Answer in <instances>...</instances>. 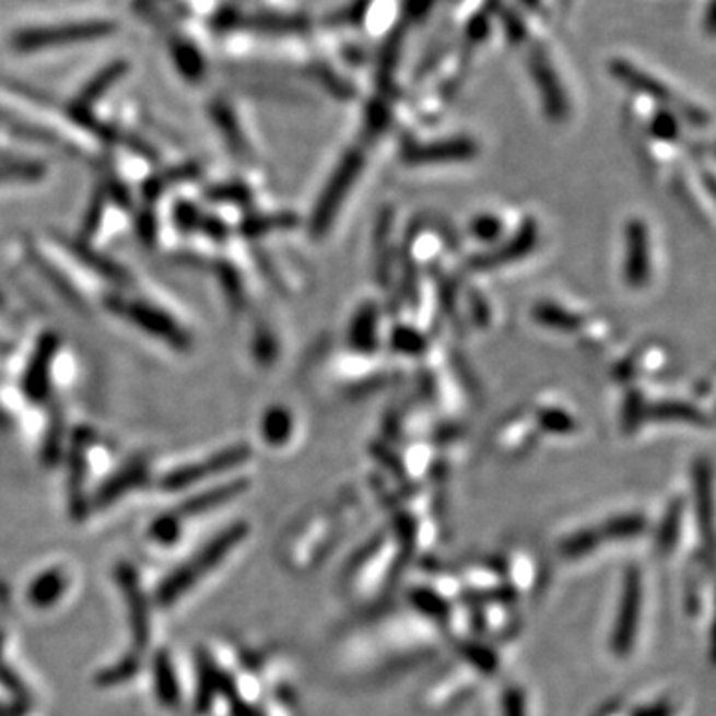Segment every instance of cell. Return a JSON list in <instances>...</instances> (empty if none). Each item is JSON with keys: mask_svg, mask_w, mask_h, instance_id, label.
I'll return each instance as SVG.
<instances>
[{"mask_svg": "<svg viewBox=\"0 0 716 716\" xmlns=\"http://www.w3.org/2000/svg\"><path fill=\"white\" fill-rule=\"evenodd\" d=\"M245 533H247L245 524H233L232 528L221 531L220 536H215L208 545H203L188 563L177 567L176 572L166 577L157 589L160 606L169 607L179 597L186 596L193 585L201 582L211 570H215L227 557V553L237 543H242Z\"/></svg>", "mask_w": 716, "mask_h": 716, "instance_id": "1", "label": "cell"}, {"mask_svg": "<svg viewBox=\"0 0 716 716\" xmlns=\"http://www.w3.org/2000/svg\"><path fill=\"white\" fill-rule=\"evenodd\" d=\"M364 167V155L359 150L347 152L339 166L334 169L331 179L322 189V196L317 201V208L313 211L310 218V233L315 237H322L325 233L331 230L332 221L341 210L342 201L353 189L356 179L361 176Z\"/></svg>", "mask_w": 716, "mask_h": 716, "instance_id": "2", "label": "cell"}, {"mask_svg": "<svg viewBox=\"0 0 716 716\" xmlns=\"http://www.w3.org/2000/svg\"><path fill=\"white\" fill-rule=\"evenodd\" d=\"M114 31H116V24L108 23V21L56 24V26L24 31L14 38V46L21 52H33V50H45L48 46L68 45V43H78V40L110 36Z\"/></svg>", "mask_w": 716, "mask_h": 716, "instance_id": "3", "label": "cell"}, {"mask_svg": "<svg viewBox=\"0 0 716 716\" xmlns=\"http://www.w3.org/2000/svg\"><path fill=\"white\" fill-rule=\"evenodd\" d=\"M478 154V145L468 138H453L432 143H410L402 150V160L408 166H434L468 162Z\"/></svg>", "mask_w": 716, "mask_h": 716, "instance_id": "4", "label": "cell"}, {"mask_svg": "<svg viewBox=\"0 0 716 716\" xmlns=\"http://www.w3.org/2000/svg\"><path fill=\"white\" fill-rule=\"evenodd\" d=\"M110 307L116 313H120L124 317H128L132 322H136L143 331L164 339V341L174 344L177 349H188V337L184 334V331L177 327L174 320L167 319L164 313L152 309L148 305H140V303H133V301H120V298H111Z\"/></svg>", "mask_w": 716, "mask_h": 716, "instance_id": "5", "label": "cell"}, {"mask_svg": "<svg viewBox=\"0 0 716 716\" xmlns=\"http://www.w3.org/2000/svg\"><path fill=\"white\" fill-rule=\"evenodd\" d=\"M536 243H538V225L533 220H526L519 225L518 232L514 233L512 239L500 243L490 251L472 257L470 267L474 271H490V269H497L504 265L516 263L531 254Z\"/></svg>", "mask_w": 716, "mask_h": 716, "instance_id": "6", "label": "cell"}, {"mask_svg": "<svg viewBox=\"0 0 716 716\" xmlns=\"http://www.w3.org/2000/svg\"><path fill=\"white\" fill-rule=\"evenodd\" d=\"M249 454H251L249 453V448L245 444H239V446L230 448L225 453L215 454L213 458L198 463V466L179 468L176 472L167 474L162 485L166 490H181V488L198 484V482L210 478V476L221 474V472H227V470H232L235 466H239V463L245 462L249 458Z\"/></svg>", "mask_w": 716, "mask_h": 716, "instance_id": "7", "label": "cell"}, {"mask_svg": "<svg viewBox=\"0 0 716 716\" xmlns=\"http://www.w3.org/2000/svg\"><path fill=\"white\" fill-rule=\"evenodd\" d=\"M627 237V259H625V281L633 289L647 285L650 275L649 233L641 220H631L625 230Z\"/></svg>", "mask_w": 716, "mask_h": 716, "instance_id": "8", "label": "cell"}, {"mask_svg": "<svg viewBox=\"0 0 716 716\" xmlns=\"http://www.w3.org/2000/svg\"><path fill=\"white\" fill-rule=\"evenodd\" d=\"M118 582H120L121 591L128 601L130 609V619H132L133 641L138 649H145L150 641V619H148V606L143 599L140 585L136 579V572L132 567H121L118 572Z\"/></svg>", "mask_w": 716, "mask_h": 716, "instance_id": "9", "label": "cell"}, {"mask_svg": "<svg viewBox=\"0 0 716 716\" xmlns=\"http://www.w3.org/2000/svg\"><path fill=\"white\" fill-rule=\"evenodd\" d=\"M349 344L356 353L373 354L378 347V307L375 303L361 305L349 325Z\"/></svg>", "mask_w": 716, "mask_h": 716, "instance_id": "10", "label": "cell"}, {"mask_svg": "<svg viewBox=\"0 0 716 716\" xmlns=\"http://www.w3.org/2000/svg\"><path fill=\"white\" fill-rule=\"evenodd\" d=\"M56 347H58V339L55 334H46L36 349L28 373L24 376V388L28 397L36 402L45 400L48 392V373H50V361L55 356Z\"/></svg>", "mask_w": 716, "mask_h": 716, "instance_id": "11", "label": "cell"}, {"mask_svg": "<svg viewBox=\"0 0 716 716\" xmlns=\"http://www.w3.org/2000/svg\"><path fill=\"white\" fill-rule=\"evenodd\" d=\"M647 419L659 422H684V424H708L705 412L691 402L679 400H661L647 407Z\"/></svg>", "mask_w": 716, "mask_h": 716, "instance_id": "12", "label": "cell"}, {"mask_svg": "<svg viewBox=\"0 0 716 716\" xmlns=\"http://www.w3.org/2000/svg\"><path fill=\"white\" fill-rule=\"evenodd\" d=\"M533 319L543 327H550V329L563 332L577 331L584 325V320L579 315L563 309L560 305H553V303H538L533 307Z\"/></svg>", "mask_w": 716, "mask_h": 716, "instance_id": "13", "label": "cell"}, {"mask_svg": "<svg viewBox=\"0 0 716 716\" xmlns=\"http://www.w3.org/2000/svg\"><path fill=\"white\" fill-rule=\"evenodd\" d=\"M155 693L160 701L167 706H176L179 703V686H177L176 672L166 653L157 655L154 662Z\"/></svg>", "mask_w": 716, "mask_h": 716, "instance_id": "14", "label": "cell"}, {"mask_svg": "<svg viewBox=\"0 0 716 716\" xmlns=\"http://www.w3.org/2000/svg\"><path fill=\"white\" fill-rule=\"evenodd\" d=\"M245 482H232V484L220 485L215 490H211L208 494H201L193 500H189L188 504L181 507V514L186 516H199L203 512H210L211 507L220 506L223 502H230L232 497L242 494L245 490Z\"/></svg>", "mask_w": 716, "mask_h": 716, "instance_id": "15", "label": "cell"}, {"mask_svg": "<svg viewBox=\"0 0 716 716\" xmlns=\"http://www.w3.org/2000/svg\"><path fill=\"white\" fill-rule=\"evenodd\" d=\"M143 480H145V468L142 463H133L130 468L121 470L120 474L114 476L108 484L102 485L98 504L102 506L110 504L114 500H118L126 490H132L136 485L142 484Z\"/></svg>", "mask_w": 716, "mask_h": 716, "instance_id": "16", "label": "cell"}, {"mask_svg": "<svg viewBox=\"0 0 716 716\" xmlns=\"http://www.w3.org/2000/svg\"><path fill=\"white\" fill-rule=\"evenodd\" d=\"M67 582L58 572H46L28 589V599L34 607H50L64 594Z\"/></svg>", "mask_w": 716, "mask_h": 716, "instance_id": "17", "label": "cell"}, {"mask_svg": "<svg viewBox=\"0 0 716 716\" xmlns=\"http://www.w3.org/2000/svg\"><path fill=\"white\" fill-rule=\"evenodd\" d=\"M261 430H263L265 441L273 446H281L283 442L289 441L291 430H293V419H291L289 410L283 407L269 408L265 412Z\"/></svg>", "mask_w": 716, "mask_h": 716, "instance_id": "18", "label": "cell"}, {"mask_svg": "<svg viewBox=\"0 0 716 716\" xmlns=\"http://www.w3.org/2000/svg\"><path fill=\"white\" fill-rule=\"evenodd\" d=\"M390 344H392V349L397 353L408 354V356H420V354H424L426 347H429L424 334L416 331L414 327H408V325H398L392 329Z\"/></svg>", "mask_w": 716, "mask_h": 716, "instance_id": "19", "label": "cell"}, {"mask_svg": "<svg viewBox=\"0 0 716 716\" xmlns=\"http://www.w3.org/2000/svg\"><path fill=\"white\" fill-rule=\"evenodd\" d=\"M295 225H297V218L291 215V213L261 215V218L245 221L243 233L247 237H257V235H265V233L273 232V230H289V227H295Z\"/></svg>", "mask_w": 716, "mask_h": 716, "instance_id": "20", "label": "cell"}, {"mask_svg": "<svg viewBox=\"0 0 716 716\" xmlns=\"http://www.w3.org/2000/svg\"><path fill=\"white\" fill-rule=\"evenodd\" d=\"M213 118L218 121L221 132L225 133L233 152L247 154V145L243 140L242 130L237 128V121L233 118L232 110L225 104H218V106H213Z\"/></svg>", "mask_w": 716, "mask_h": 716, "instance_id": "21", "label": "cell"}, {"mask_svg": "<svg viewBox=\"0 0 716 716\" xmlns=\"http://www.w3.org/2000/svg\"><path fill=\"white\" fill-rule=\"evenodd\" d=\"M72 480H70V506L77 516H84V497H82V484H84V448H74L72 454Z\"/></svg>", "mask_w": 716, "mask_h": 716, "instance_id": "22", "label": "cell"}, {"mask_svg": "<svg viewBox=\"0 0 716 716\" xmlns=\"http://www.w3.org/2000/svg\"><path fill=\"white\" fill-rule=\"evenodd\" d=\"M538 422L551 434H572L575 430V420L562 408H543L538 412Z\"/></svg>", "mask_w": 716, "mask_h": 716, "instance_id": "23", "label": "cell"}, {"mask_svg": "<svg viewBox=\"0 0 716 716\" xmlns=\"http://www.w3.org/2000/svg\"><path fill=\"white\" fill-rule=\"evenodd\" d=\"M174 56H176L177 67L186 77L191 78V80L201 78L203 62H201V56L196 52L193 46L177 40L176 45H174Z\"/></svg>", "mask_w": 716, "mask_h": 716, "instance_id": "24", "label": "cell"}, {"mask_svg": "<svg viewBox=\"0 0 716 716\" xmlns=\"http://www.w3.org/2000/svg\"><path fill=\"white\" fill-rule=\"evenodd\" d=\"M470 233L480 242L496 243L504 233V223L492 213H482L470 221Z\"/></svg>", "mask_w": 716, "mask_h": 716, "instance_id": "25", "label": "cell"}, {"mask_svg": "<svg viewBox=\"0 0 716 716\" xmlns=\"http://www.w3.org/2000/svg\"><path fill=\"white\" fill-rule=\"evenodd\" d=\"M74 254H77L84 263L89 265V267L96 269V271L102 273V275L110 277L114 281H126V273L121 271L120 267H116V265L110 263V261L104 259V257H98V254L90 251L89 247H84V245H74Z\"/></svg>", "mask_w": 716, "mask_h": 716, "instance_id": "26", "label": "cell"}, {"mask_svg": "<svg viewBox=\"0 0 716 716\" xmlns=\"http://www.w3.org/2000/svg\"><path fill=\"white\" fill-rule=\"evenodd\" d=\"M645 419H647V404L643 400V395L639 390L629 392L625 404H623V429L633 432V430L639 429L641 422Z\"/></svg>", "mask_w": 716, "mask_h": 716, "instance_id": "27", "label": "cell"}, {"mask_svg": "<svg viewBox=\"0 0 716 716\" xmlns=\"http://www.w3.org/2000/svg\"><path fill=\"white\" fill-rule=\"evenodd\" d=\"M650 133L662 140V142H672L679 138V121L672 116V111H659L653 120H650Z\"/></svg>", "mask_w": 716, "mask_h": 716, "instance_id": "28", "label": "cell"}, {"mask_svg": "<svg viewBox=\"0 0 716 716\" xmlns=\"http://www.w3.org/2000/svg\"><path fill=\"white\" fill-rule=\"evenodd\" d=\"M138 667H140L138 659L132 657V655H128V657H126V659H121V661L118 662L114 669H110V671L102 672V674L98 677V681L102 684L121 683V681H126V679L133 677L136 671H138Z\"/></svg>", "mask_w": 716, "mask_h": 716, "instance_id": "29", "label": "cell"}, {"mask_svg": "<svg viewBox=\"0 0 716 716\" xmlns=\"http://www.w3.org/2000/svg\"><path fill=\"white\" fill-rule=\"evenodd\" d=\"M152 536L162 543H174L179 536V521L176 516H164L152 526Z\"/></svg>", "mask_w": 716, "mask_h": 716, "instance_id": "30", "label": "cell"}, {"mask_svg": "<svg viewBox=\"0 0 716 716\" xmlns=\"http://www.w3.org/2000/svg\"><path fill=\"white\" fill-rule=\"evenodd\" d=\"M40 174H43V167L34 166V164H9V166L0 167V181L36 179Z\"/></svg>", "mask_w": 716, "mask_h": 716, "instance_id": "31", "label": "cell"}, {"mask_svg": "<svg viewBox=\"0 0 716 716\" xmlns=\"http://www.w3.org/2000/svg\"><path fill=\"white\" fill-rule=\"evenodd\" d=\"M176 221L181 230L191 232V230H198L203 220H201L199 211L196 210L193 206H189V203H179L176 210Z\"/></svg>", "mask_w": 716, "mask_h": 716, "instance_id": "32", "label": "cell"}, {"mask_svg": "<svg viewBox=\"0 0 716 716\" xmlns=\"http://www.w3.org/2000/svg\"><path fill=\"white\" fill-rule=\"evenodd\" d=\"M102 211H104V203H102V191H99L98 199H94V203L90 206L89 215H86V230H84L86 235L96 232L99 218H102Z\"/></svg>", "mask_w": 716, "mask_h": 716, "instance_id": "33", "label": "cell"}, {"mask_svg": "<svg viewBox=\"0 0 716 716\" xmlns=\"http://www.w3.org/2000/svg\"><path fill=\"white\" fill-rule=\"evenodd\" d=\"M255 349H261L259 351V359H263L265 361H269V359H273L277 354V344L275 341H273V337L271 334H267V332H263L261 337H259V341H257V344H255Z\"/></svg>", "mask_w": 716, "mask_h": 716, "instance_id": "34", "label": "cell"}, {"mask_svg": "<svg viewBox=\"0 0 716 716\" xmlns=\"http://www.w3.org/2000/svg\"><path fill=\"white\" fill-rule=\"evenodd\" d=\"M211 196L220 199H233V201H247V198H249V196H247V189L239 188V186L218 189V191H213Z\"/></svg>", "mask_w": 716, "mask_h": 716, "instance_id": "35", "label": "cell"}, {"mask_svg": "<svg viewBox=\"0 0 716 716\" xmlns=\"http://www.w3.org/2000/svg\"><path fill=\"white\" fill-rule=\"evenodd\" d=\"M472 309H474V320L480 322V325H485L488 322V305H485L482 298L478 297V301H472Z\"/></svg>", "mask_w": 716, "mask_h": 716, "instance_id": "36", "label": "cell"}]
</instances>
